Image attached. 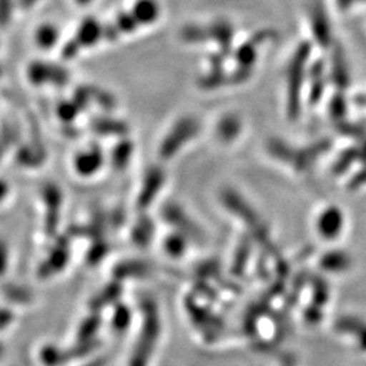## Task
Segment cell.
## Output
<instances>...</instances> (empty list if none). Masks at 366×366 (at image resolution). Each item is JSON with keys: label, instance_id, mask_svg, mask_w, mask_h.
<instances>
[{"label": "cell", "instance_id": "6da1fadb", "mask_svg": "<svg viewBox=\"0 0 366 366\" xmlns=\"http://www.w3.org/2000/svg\"><path fill=\"white\" fill-rule=\"evenodd\" d=\"M29 78L34 84H64L66 81V72L63 68H59L53 64L33 63L29 66Z\"/></svg>", "mask_w": 366, "mask_h": 366}, {"label": "cell", "instance_id": "7a4b0ae2", "mask_svg": "<svg viewBox=\"0 0 366 366\" xmlns=\"http://www.w3.org/2000/svg\"><path fill=\"white\" fill-rule=\"evenodd\" d=\"M57 30L52 25H44L36 33V41L41 48H52L57 39Z\"/></svg>", "mask_w": 366, "mask_h": 366}, {"label": "cell", "instance_id": "3957f363", "mask_svg": "<svg viewBox=\"0 0 366 366\" xmlns=\"http://www.w3.org/2000/svg\"><path fill=\"white\" fill-rule=\"evenodd\" d=\"M97 37V29L92 22L84 24L79 31V42L81 44H90Z\"/></svg>", "mask_w": 366, "mask_h": 366}, {"label": "cell", "instance_id": "277c9868", "mask_svg": "<svg viewBox=\"0 0 366 366\" xmlns=\"http://www.w3.org/2000/svg\"><path fill=\"white\" fill-rule=\"evenodd\" d=\"M13 14V1L11 0H0V26L9 24Z\"/></svg>", "mask_w": 366, "mask_h": 366}, {"label": "cell", "instance_id": "5b68a950", "mask_svg": "<svg viewBox=\"0 0 366 366\" xmlns=\"http://www.w3.org/2000/svg\"><path fill=\"white\" fill-rule=\"evenodd\" d=\"M22 1H24L25 6H30V4H33L36 0H22Z\"/></svg>", "mask_w": 366, "mask_h": 366}, {"label": "cell", "instance_id": "8992f818", "mask_svg": "<svg viewBox=\"0 0 366 366\" xmlns=\"http://www.w3.org/2000/svg\"><path fill=\"white\" fill-rule=\"evenodd\" d=\"M79 3H87V1H90V0H78Z\"/></svg>", "mask_w": 366, "mask_h": 366}, {"label": "cell", "instance_id": "52a82bcc", "mask_svg": "<svg viewBox=\"0 0 366 366\" xmlns=\"http://www.w3.org/2000/svg\"><path fill=\"white\" fill-rule=\"evenodd\" d=\"M0 74H1V71H0Z\"/></svg>", "mask_w": 366, "mask_h": 366}]
</instances>
